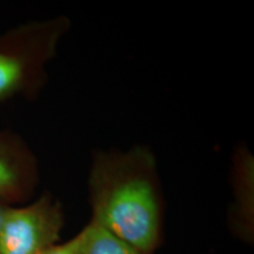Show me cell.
<instances>
[{"label": "cell", "mask_w": 254, "mask_h": 254, "mask_svg": "<svg viewBox=\"0 0 254 254\" xmlns=\"http://www.w3.org/2000/svg\"><path fill=\"white\" fill-rule=\"evenodd\" d=\"M157 158L147 146L98 151L87 190L90 221L145 254L164 239V196Z\"/></svg>", "instance_id": "6da1fadb"}, {"label": "cell", "mask_w": 254, "mask_h": 254, "mask_svg": "<svg viewBox=\"0 0 254 254\" xmlns=\"http://www.w3.org/2000/svg\"><path fill=\"white\" fill-rule=\"evenodd\" d=\"M65 15L19 25L0 34V103L33 97L46 82V67L71 28Z\"/></svg>", "instance_id": "7a4b0ae2"}, {"label": "cell", "mask_w": 254, "mask_h": 254, "mask_svg": "<svg viewBox=\"0 0 254 254\" xmlns=\"http://www.w3.org/2000/svg\"><path fill=\"white\" fill-rule=\"evenodd\" d=\"M64 225L62 202L49 192L13 206L0 225V254H43L60 243Z\"/></svg>", "instance_id": "3957f363"}, {"label": "cell", "mask_w": 254, "mask_h": 254, "mask_svg": "<svg viewBox=\"0 0 254 254\" xmlns=\"http://www.w3.org/2000/svg\"><path fill=\"white\" fill-rule=\"evenodd\" d=\"M39 182L34 154L23 139L0 132V198L14 205L30 199Z\"/></svg>", "instance_id": "277c9868"}, {"label": "cell", "mask_w": 254, "mask_h": 254, "mask_svg": "<svg viewBox=\"0 0 254 254\" xmlns=\"http://www.w3.org/2000/svg\"><path fill=\"white\" fill-rule=\"evenodd\" d=\"M254 163L247 147H239L233 155L230 222L232 233L247 244L253 243L254 236Z\"/></svg>", "instance_id": "5b68a950"}, {"label": "cell", "mask_w": 254, "mask_h": 254, "mask_svg": "<svg viewBox=\"0 0 254 254\" xmlns=\"http://www.w3.org/2000/svg\"><path fill=\"white\" fill-rule=\"evenodd\" d=\"M78 234L80 240L78 254H145L91 221Z\"/></svg>", "instance_id": "8992f818"}, {"label": "cell", "mask_w": 254, "mask_h": 254, "mask_svg": "<svg viewBox=\"0 0 254 254\" xmlns=\"http://www.w3.org/2000/svg\"><path fill=\"white\" fill-rule=\"evenodd\" d=\"M79 234L64 243H58L43 254H78L79 253Z\"/></svg>", "instance_id": "52a82bcc"}, {"label": "cell", "mask_w": 254, "mask_h": 254, "mask_svg": "<svg viewBox=\"0 0 254 254\" xmlns=\"http://www.w3.org/2000/svg\"><path fill=\"white\" fill-rule=\"evenodd\" d=\"M14 205L9 204L7 200L0 198V225H1V222L4 221V219L6 215H7L8 211L11 209V207H13Z\"/></svg>", "instance_id": "ba28073f"}]
</instances>
